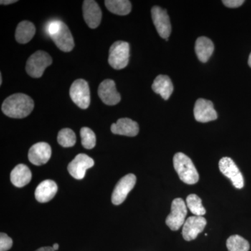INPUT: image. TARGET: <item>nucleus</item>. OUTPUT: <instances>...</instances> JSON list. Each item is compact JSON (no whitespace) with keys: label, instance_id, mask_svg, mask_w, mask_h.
I'll return each instance as SVG.
<instances>
[{"label":"nucleus","instance_id":"obj_1","mask_svg":"<svg viewBox=\"0 0 251 251\" xmlns=\"http://www.w3.org/2000/svg\"><path fill=\"white\" fill-rule=\"evenodd\" d=\"M34 107V100L30 97L17 93L5 99L1 105V111L11 118L22 119L27 117L32 112Z\"/></svg>","mask_w":251,"mask_h":251},{"label":"nucleus","instance_id":"obj_2","mask_svg":"<svg viewBox=\"0 0 251 251\" xmlns=\"http://www.w3.org/2000/svg\"><path fill=\"white\" fill-rule=\"evenodd\" d=\"M47 31L59 50L68 52L74 49V38L65 23L61 21H51L48 25Z\"/></svg>","mask_w":251,"mask_h":251},{"label":"nucleus","instance_id":"obj_3","mask_svg":"<svg viewBox=\"0 0 251 251\" xmlns=\"http://www.w3.org/2000/svg\"><path fill=\"white\" fill-rule=\"evenodd\" d=\"M173 166L179 179L189 185L196 184L199 181V174L191 158L184 153H176L173 158Z\"/></svg>","mask_w":251,"mask_h":251},{"label":"nucleus","instance_id":"obj_4","mask_svg":"<svg viewBox=\"0 0 251 251\" xmlns=\"http://www.w3.org/2000/svg\"><path fill=\"white\" fill-rule=\"evenodd\" d=\"M129 57V44L123 41H116L109 50L108 63L113 69L121 70L128 65Z\"/></svg>","mask_w":251,"mask_h":251},{"label":"nucleus","instance_id":"obj_5","mask_svg":"<svg viewBox=\"0 0 251 251\" xmlns=\"http://www.w3.org/2000/svg\"><path fill=\"white\" fill-rule=\"evenodd\" d=\"M52 63V57L45 51H36L31 54L26 64V72L28 75L34 78L42 76L46 68Z\"/></svg>","mask_w":251,"mask_h":251},{"label":"nucleus","instance_id":"obj_6","mask_svg":"<svg viewBox=\"0 0 251 251\" xmlns=\"http://www.w3.org/2000/svg\"><path fill=\"white\" fill-rule=\"evenodd\" d=\"M187 215V206L181 198H175L171 204V212L166 220V224L173 231L178 230L184 226Z\"/></svg>","mask_w":251,"mask_h":251},{"label":"nucleus","instance_id":"obj_7","mask_svg":"<svg viewBox=\"0 0 251 251\" xmlns=\"http://www.w3.org/2000/svg\"><path fill=\"white\" fill-rule=\"evenodd\" d=\"M74 103L81 109H87L90 104V90L87 81L78 79L74 81L69 91Z\"/></svg>","mask_w":251,"mask_h":251},{"label":"nucleus","instance_id":"obj_8","mask_svg":"<svg viewBox=\"0 0 251 251\" xmlns=\"http://www.w3.org/2000/svg\"><path fill=\"white\" fill-rule=\"evenodd\" d=\"M219 169L223 175L232 181L236 188L241 189L244 186V176L232 158L224 157L219 161Z\"/></svg>","mask_w":251,"mask_h":251},{"label":"nucleus","instance_id":"obj_9","mask_svg":"<svg viewBox=\"0 0 251 251\" xmlns=\"http://www.w3.org/2000/svg\"><path fill=\"white\" fill-rule=\"evenodd\" d=\"M151 17L159 36L168 41V37L171 34L172 27L166 10L162 9L160 6H154L151 9Z\"/></svg>","mask_w":251,"mask_h":251},{"label":"nucleus","instance_id":"obj_10","mask_svg":"<svg viewBox=\"0 0 251 251\" xmlns=\"http://www.w3.org/2000/svg\"><path fill=\"white\" fill-rule=\"evenodd\" d=\"M136 176L128 174L122 177L117 183L112 195V202L115 205H120L125 202L128 193L134 188Z\"/></svg>","mask_w":251,"mask_h":251},{"label":"nucleus","instance_id":"obj_11","mask_svg":"<svg viewBox=\"0 0 251 251\" xmlns=\"http://www.w3.org/2000/svg\"><path fill=\"white\" fill-rule=\"evenodd\" d=\"M193 112L196 121L201 123L214 121L218 118L214 104L211 100L204 99H198L195 104Z\"/></svg>","mask_w":251,"mask_h":251},{"label":"nucleus","instance_id":"obj_12","mask_svg":"<svg viewBox=\"0 0 251 251\" xmlns=\"http://www.w3.org/2000/svg\"><path fill=\"white\" fill-rule=\"evenodd\" d=\"M94 165V160L91 157L85 153H79L69 163L68 171L75 179H82L85 177L87 170L92 168Z\"/></svg>","mask_w":251,"mask_h":251},{"label":"nucleus","instance_id":"obj_13","mask_svg":"<svg viewBox=\"0 0 251 251\" xmlns=\"http://www.w3.org/2000/svg\"><path fill=\"white\" fill-rule=\"evenodd\" d=\"M206 220L203 216H193L188 218L183 226L182 235L186 241L194 240L205 228Z\"/></svg>","mask_w":251,"mask_h":251},{"label":"nucleus","instance_id":"obj_14","mask_svg":"<svg viewBox=\"0 0 251 251\" xmlns=\"http://www.w3.org/2000/svg\"><path fill=\"white\" fill-rule=\"evenodd\" d=\"M98 94L104 103L108 105H115L120 103L121 96L117 92L115 81L107 79L99 85Z\"/></svg>","mask_w":251,"mask_h":251},{"label":"nucleus","instance_id":"obj_15","mask_svg":"<svg viewBox=\"0 0 251 251\" xmlns=\"http://www.w3.org/2000/svg\"><path fill=\"white\" fill-rule=\"evenodd\" d=\"M52 154V150L49 144L41 142L33 145L29 149L28 158L34 166H42L49 162Z\"/></svg>","mask_w":251,"mask_h":251},{"label":"nucleus","instance_id":"obj_16","mask_svg":"<svg viewBox=\"0 0 251 251\" xmlns=\"http://www.w3.org/2000/svg\"><path fill=\"white\" fill-rule=\"evenodd\" d=\"M83 17L87 25L92 29L98 27L102 19V12L97 1L85 0L82 5Z\"/></svg>","mask_w":251,"mask_h":251},{"label":"nucleus","instance_id":"obj_17","mask_svg":"<svg viewBox=\"0 0 251 251\" xmlns=\"http://www.w3.org/2000/svg\"><path fill=\"white\" fill-rule=\"evenodd\" d=\"M111 131L114 134L135 137L139 133V126L137 122L128 118H122L111 126Z\"/></svg>","mask_w":251,"mask_h":251},{"label":"nucleus","instance_id":"obj_18","mask_svg":"<svg viewBox=\"0 0 251 251\" xmlns=\"http://www.w3.org/2000/svg\"><path fill=\"white\" fill-rule=\"evenodd\" d=\"M57 185L52 180H45L36 188L35 198L38 202L46 203L52 199L57 192Z\"/></svg>","mask_w":251,"mask_h":251},{"label":"nucleus","instance_id":"obj_19","mask_svg":"<svg viewBox=\"0 0 251 251\" xmlns=\"http://www.w3.org/2000/svg\"><path fill=\"white\" fill-rule=\"evenodd\" d=\"M11 183L18 188H23L30 182L31 173L29 168L24 164H19L11 171Z\"/></svg>","mask_w":251,"mask_h":251},{"label":"nucleus","instance_id":"obj_20","mask_svg":"<svg viewBox=\"0 0 251 251\" xmlns=\"http://www.w3.org/2000/svg\"><path fill=\"white\" fill-rule=\"evenodd\" d=\"M151 87L153 92L160 94L164 100H168L171 97L174 90L171 78L165 75H158L153 80Z\"/></svg>","mask_w":251,"mask_h":251},{"label":"nucleus","instance_id":"obj_21","mask_svg":"<svg viewBox=\"0 0 251 251\" xmlns=\"http://www.w3.org/2000/svg\"><path fill=\"white\" fill-rule=\"evenodd\" d=\"M195 50L199 60L206 63L214 52V45L210 39L205 36H201L196 40Z\"/></svg>","mask_w":251,"mask_h":251},{"label":"nucleus","instance_id":"obj_22","mask_svg":"<svg viewBox=\"0 0 251 251\" xmlns=\"http://www.w3.org/2000/svg\"><path fill=\"white\" fill-rule=\"evenodd\" d=\"M36 33V27L32 23L29 21H22L18 25L16 28V40L19 44H27L33 39Z\"/></svg>","mask_w":251,"mask_h":251},{"label":"nucleus","instance_id":"obj_23","mask_svg":"<svg viewBox=\"0 0 251 251\" xmlns=\"http://www.w3.org/2000/svg\"><path fill=\"white\" fill-rule=\"evenodd\" d=\"M108 11L119 16H126L131 11V3L128 0H105Z\"/></svg>","mask_w":251,"mask_h":251},{"label":"nucleus","instance_id":"obj_24","mask_svg":"<svg viewBox=\"0 0 251 251\" xmlns=\"http://www.w3.org/2000/svg\"><path fill=\"white\" fill-rule=\"evenodd\" d=\"M226 246L228 251H249L250 249L249 242L237 234L229 237L226 242Z\"/></svg>","mask_w":251,"mask_h":251},{"label":"nucleus","instance_id":"obj_25","mask_svg":"<svg viewBox=\"0 0 251 251\" xmlns=\"http://www.w3.org/2000/svg\"><path fill=\"white\" fill-rule=\"evenodd\" d=\"M186 206L195 216H202L206 214V209L202 205V200L197 195L191 194L186 198Z\"/></svg>","mask_w":251,"mask_h":251},{"label":"nucleus","instance_id":"obj_26","mask_svg":"<svg viewBox=\"0 0 251 251\" xmlns=\"http://www.w3.org/2000/svg\"><path fill=\"white\" fill-rule=\"evenodd\" d=\"M57 142L63 148H72L76 143V136L70 128H63L57 135Z\"/></svg>","mask_w":251,"mask_h":251},{"label":"nucleus","instance_id":"obj_27","mask_svg":"<svg viewBox=\"0 0 251 251\" xmlns=\"http://www.w3.org/2000/svg\"><path fill=\"white\" fill-rule=\"evenodd\" d=\"M82 145L87 150H92L96 146L97 138L93 130L88 127H82L80 130Z\"/></svg>","mask_w":251,"mask_h":251},{"label":"nucleus","instance_id":"obj_28","mask_svg":"<svg viewBox=\"0 0 251 251\" xmlns=\"http://www.w3.org/2000/svg\"><path fill=\"white\" fill-rule=\"evenodd\" d=\"M13 246V240L7 234H0V251H8Z\"/></svg>","mask_w":251,"mask_h":251},{"label":"nucleus","instance_id":"obj_29","mask_svg":"<svg viewBox=\"0 0 251 251\" xmlns=\"http://www.w3.org/2000/svg\"><path fill=\"white\" fill-rule=\"evenodd\" d=\"M225 6L228 8H238L244 3V0H224L222 1Z\"/></svg>","mask_w":251,"mask_h":251},{"label":"nucleus","instance_id":"obj_30","mask_svg":"<svg viewBox=\"0 0 251 251\" xmlns=\"http://www.w3.org/2000/svg\"><path fill=\"white\" fill-rule=\"evenodd\" d=\"M18 1H15V0H1L0 4L1 5H9L14 4V3L17 2Z\"/></svg>","mask_w":251,"mask_h":251},{"label":"nucleus","instance_id":"obj_31","mask_svg":"<svg viewBox=\"0 0 251 251\" xmlns=\"http://www.w3.org/2000/svg\"><path fill=\"white\" fill-rule=\"evenodd\" d=\"M36 251H54L53 248L52 247H42L40 249H38Z\"/></svg>","mask_w":251,"mask_h":251},{"label":"nucleus","instance_id":"obj_32","mask_svg":"<svg viewBox=\"0 0 251 251\" xmlns=\"http://www.w3.org/2000/svg\"><path fill=\"white\" fill-rule=\"evenodd\" d=\"M59 247L58 244H53V246H52V248H53L54 251L58 250Z\"/></svg>","mask_w":251,"mask_h":251},{"label":"nucleus","instance_id":"obj_33","mask_svg":"<svg viewBox=\"0 0 251 251\" xmlns=\"http://www.w3.org/2000/svg\"><path fill=\"white\" fill-rule=\"evenodd\" d=\"M249 65L251 68V52L249 57Z\"/></svg>","mask_w":251,"mask_h":251},{"label":"nucleus","instance_id":"obj_34","mask_svg":"<svg viewBox=\"0 0 251 251\" xmlns=\"http://www.w3.org/2000/svg\"><path fill=\"white\" fill-rule=\"evenodd\" d=\"M1 84H2V75L0 74V85H1Z\"/></svg>","mask_w":251,"mask_h":251}]
</instances>
